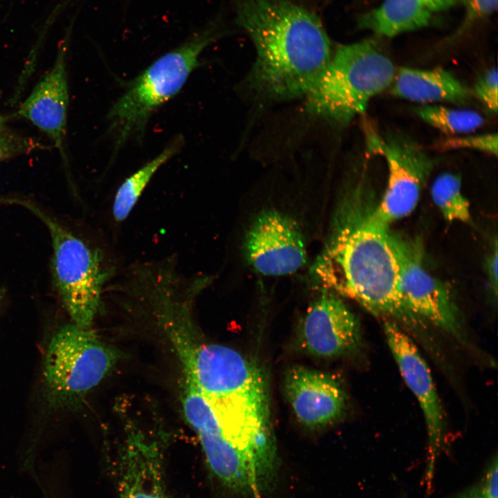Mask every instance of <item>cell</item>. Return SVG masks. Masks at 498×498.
Instances as JSON below:
<instances>
[{"label": "cell", "instance_id": "3957f363", "mask_svg": "<svg viewBox=\"0 0 498 498\" xmlns=\"http://www.w3.org/2000/svg\"><path fill=\"white\" fill-rule=\"evenodd\" d=\"M181 347L185 379L206 399L223 427L240 430L271 425L267 382L258 365L219 344Z\"/></svg>", "mask_w": 498, "mask_h": 498}, {"label": "cell", "instance_id": "603a6c76", "mask_svg": "<svg viewBox=\"0 0 498 498\" xmlns=\"http://www.w3.org/2000/svg\"><path fill=\"white\" fill-rule=\"evenodd\" d=\"M497 459L495 456L481 481L455 498H497Z\"/></svg>", "mask_w": 498, "mask_h": 498}, {"label": "cell", "instance_id": "8992f818", "mask_svg": "<svg viewBox=\"0 0 498 498\" xmlns=\"http://www.w3.org/2000/svg\"><path fill=\"white\" fill-rule=\"evenodd\" d=\"M116 352L89 328L74 323L59 327L46 353L47 399L57 409L76 405L100 384L115 365Z\"/></svg>", "mask_w": 498, "mask_h": 498}, {"label": "cell", "instance_id": "5b68a950", "mask_svg": "<svg viewBox=\"0 0 498 498\" xmlns=\"http://www.w3.org/2000/svg\"><path fill=\"white\" fill-rule=\"evenodd\" d=\"M215 38L211 30L194 36L160 57L132 81L107 115L116 145L143 133L151 113L180 91L199 65L201 53Z\"/></svg>", "mask_w": 498, "mask_h": 498}, {"label": "cell", "instance_id": "e0dca14e", "mask_svg": "<svg viewBox=\"0 0 498 498\" xmlns=\"http://www.w3.org/2000/svg\"><path fill=\"white\" fill-rule=\"evenodd\" d=\"M391 89L394 96L421 103L465 104L470 95L460 80L441 68H400L395 73Z\"/></svg>", "mask_w": 498, "mask_h": 498}, {"label": "cell", "instance_id": "ac0fdd59", "mask_svg": "<svg viewBox=\"0 0 498 498\" xmlns=\"http://www.w3.org/2000/svg\"><path fill=\"white\" fill-rule=\"evenodd\" d=\"M183 138H178L169 144L156 157L125 179L118 188L113 205L116 221H124L131 212L144 189L156 171L182 146Z\"/></svg>", "mask_w": 498, "mask_h": 498}, {"label": "cell", "instance_id": "9a60e30c", "mask_svg": "<svg viewBox=\"0 0 498 498\" xmlns=\"http://www.w3.org/2000/svg\"><path fill=\"white\" fill-rule=\"evenodd\" d=\"M158 443L140 430L128 431L122 452L119 498H166Z\"/></svg>", "mask_w": 498, "mask_h": 498}, {"label": "cell", "instance_id": "d6986e66", "mask_svg": "<svg viewBox=\"0 0 498 498\" xmlns=\"http://www.w3.org/2000/svg\"><path fill=\"white\" fill-rule=\"evenodd\" d=\"M431 196L447 221H470V203L463 194L461 180L458 174L445 172L438 176L432 183Z\"/></svg>", "mask_w": 498, "mask_h": 498}, {"label": "cell", "instance_id": "2e32d148", "mask_svg": "<svg viewBox=\"0 0 498 498\" xmlns=\"http://www.w3.org/2000/svg\"><path fill=\"white\" fill-rule=\"evenodd\" d=\"M465 0H383L360 17L359 26L392 37L422 28L438 14Z\"/></svg>", "mask_w": 498, "mask_h": 498}, {"label": "cell", "instance_id": "44dd1931", "mask_svg": "<svg viewBox=\"0 0 498 498\" xmlns=\"http://www.w3.org/2000/svg\"><path fill=\"white\" fill-rule=\"evenodd\" d=\"M497 133L448 137L439 140L436 147L441 151L452 149H474L494 156H497Z\"/></svg>", "mask_w": 498, "mask_h": 498}, {"label": "cell", "instance_id": "cb8c5ba5", "mask_svg": "<svg viewBox=\"0 0 498 498\" xmlns=\"http://www.w3.org/2000/svg\"><path fill=\"white\" fill-rule=\"evenodd\" d=\"M33 144L28 139L6 130L0 131V161L33 149Z\"/></svg>", "mask_w": 498, "mask_h": 498}, {"label": "cell", "instance_id": "9c48e42d", "mask_svg": "<svg viewBox=\"0 0 498 498\" xmlns=\"http://www.w3.org/2000/svg\"><path fill=\"white\" fill-rule=\"evenodd\" d=\"M388 238L397 261L399 290L405 304L423 321L462 340L459 310L450 289L427 270L420 246L389 229Z\"/></svg>", "mask_w": 498, "mask_h": 498}, {"label": "cell", "instance_id": "484cf974", "mask_svg": "<svg viewBox=\"0 0 498 498\" xmlns=\"http://www.w3.org/2000/svg\"><path fill=\"white\" fill-rule=\"evenodd\" d=\"M498 0H465L468 17L477 19L492 14L496 10Z\"/></svg>", "mask_w": 498, "mask_h": 498}, {"label": "cell", "instance_id": "7a4b0ae2", "mask_svg": "<svg viewBox=\"0 0 498 498\" xmlns=\"http://www.w3.org/2000/svg\"><path fill=\"white\" fill-rule=\"evenodd\" d=\"M388 231L367 215L347 216L317 259L314 273L330 292L348 297L372 313L422 335L425 322L407 307L400 293L398 268Z\"/></svg>", "mask_w": 498, "mask_h": 498}, {"label": "cell", "instance_id": "52a82bcc", "mask_svg": "<svg viewBox=\"0 0 498 498\" xmlns=\"http://www.w3.org/2000/svg\"><path fill=\"white\" fill-rule=\"evenodd\" d=\"M26 206L49 230L53 248V278L63 306L73 323L91 327L109 273L102 254L35 205L27 203Z\"/></svg>", "mask_w": 498, "mask_h": 498}, {"label": "cell", "instance_id": "30bf717a", "mask_svg": "<svg viewBox=\"0 0 498 498\" xmlns=\"http://www.w3.org/2000/svg\"><path fill=\"white\" fill-rule=\"evenodd\" d=\"M389 348L408 387L422 409L427 433V483L431 484L436 458L443 441L445 415L429 366L412 339L396 322L385 320Z\"/></svg>", "mask_w": 498, "mask_h": 498}, {"label": "cell", "instance_id": "6da1fadb", "mask_svg": "<svg viewBox=\"0 0 498 498\" xmlns=\"http://www.w3.org/2000/svg\"><path fill=\"white\" fill-rule=\"evenodd\" d=\"M236 11L256 51L250 91L270 102L306 96L333 55L317 16L289 0H236Z\"/></svg>", "mask_w": 498, "mask_h": 498}, {"label": "cell", "instance_id": "277c9868", "mask_svg": "<svg viewBox=\"0 0 498 498\" xmlns=\"http://www.w3.org/2000/svg\"><path fill=\"white\" fill-rule=\"evenodd\" d=\"M391 59L369 39L339 46L306 98L308 112L344 125L391 86Z\"/></svg>", "mask_w": 498, "mask_h": 498}, {"label": "cell", "instance_id": "8fae6325", "mask_svg": "<svg viewBox=\"0 0 498 498\" xmlns=\"http://www.w3.org/2000/svg\"><path fill=\"white\" fill-rule=\"evenodd\" d=\"M247 260L264 275L293 273L306 262L304 239L297 222L276 210L261 212L246 233Z\"/></svg>", "mask_w": 498, "mask_h": 498}, {"label": "cell", "instance_id": "7c38bea8", "mask_svg": "<svg viewBox=\"0 0 498 498\" xmlns=\"http://www.w3.org/2000/svg\"><path fill=\"white\" fill-rule=\"evenodd\" d=\"M299 338L308 353L334 358L358 349L362 333L354 313L338 295L326 292L308 308L300 325Z\"/></svg>", "mask_w": 498, "mask_h": 498}, {"label": "cell", "instance_id": "ba28073f", "mask_svg": "<svg viewBox=\"0 0 498 498\" xmlns=\"http://www.w3.org/2000/svg\"><path fill=\"white\" fill-rule=\"evenodd\" d=\"M365 135L369 154L383 157L388 168L384 194L367 216L374 223L389 228L414 211L434 160L418 142L403 133L382 136L368 128Z\"/></svg>", "mask_w": 498, "mask_h": 498}, {"label": "cell", "instance_id": "7402d4cb", "mask_svg": "<svg viewBox=\"0 0 498 498\" xmlns=\"http://www.w3.org/2000/svg\"><path fill=\"white\" fill-rule=\"evenodd\" d=\"M473 93L490 112L497 113L498 77L496 68L488 69L477 80L474 85Z\"/></svg>", "mask_w": 498, "mask_h": 498}, {"label": "cell", "instance_id": "d4e9b609", "mask_svg": "<svg viewBox=\"0 0 498 498\" xmlns=\"http://www.w3.org/2000/svg\"><path fill=\"white\" fill-rule=\"evenodd\" d=\"M498 249L495 239L485 263V270L491 293L497 297L498 287Z\"/></svg>", "mask_w": 498, "mask_h": 498}, {"label": "cell", "instance_id": "4fadbf2b", "mask_svg": "<svg viewBox=\"0 0 498 498\" xmlns=\"http://www.w3.org/2000/svg\"><path fill=\"white\" fill-rule=\"evenodd\" d=\"M284 387L295 416L308 427L329 425L340 418L346 409V392L329 374L294 366L286 372Z\"/></svg>", "mask_w": 498, "mask_h": 498}, {"label": "cell", "instance_id": "5bb4252c", "mask_svg": "<svg viewBox=\"0 0 498 498\" xmlns=\"http://www.w3.org/2000/svg\"><path fill=\"white\" fill-rule=\"evenodd\" d=\"M66 44L62 42L59 45L52 67L41 78L16 113L45 133L59 151L64 160H66L64 140L69 101Z\"/></svg>", "mask_w": 498, "mask_h": 498}, {"label": "cell", "instance_id": "4316f807", "mask_svg": "<svg viewBox=\"0 0 498 498\" xmlns=\"http://www.w3.org/2000/svg\"><path fill=\"white\" fill-rule=\"evenodd\" d=\"M7 117L0 115V131L6 130V122L7 121Z\"/></svg>", "mask_w": 498, "mask_h": 498}, {"label": "cell", "instance_id": "ffe728a7", "mask_svg": "<svg viewBox=\"0 0 498 498\" xmlns=\"http://www.w3.org/2000/svg\"><path fill=\"white\" fill-rule=\"evenodd\" d=\"M418 116L430 125L450 134L474 131L483 125V116L477 111L440 105L421 106L415 109Z\"/></svg>", "mask_w": 498, "mask_h": 498}]
</instances>
